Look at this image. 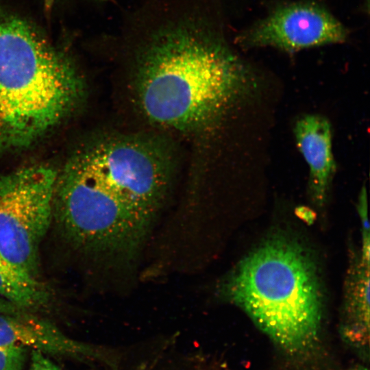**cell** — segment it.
I'll return each mask as SVG.
<instances>
[{"mask_svg":"<svg viewBox=\"0 0 370 370\" xmlns=\"http://www.w3.org/2000/svg\"><path fill=\"white\" fill-rule=\"evenodd\" d=\"M27 349L15 346H0V370H21Z\"/></svg>","mask_w":370,"mask_h":370,"instance_id":"7c38bea8","label":"cell"},{"mask_svg":"<svg viewBox=\"0 0 370 370\" xmlns=\"http://www.w3.org/2000/svg\"><path fill=\"white\" fill-rule=\"evenodd\" d=\"M29 370H60L50 360L38 351L32 350V363Z\"/></svg>","mask_w":370,"mask_h":370,"instance_id":"5bb4252c","label":"cell"},{"mask_svg":"<svg viewBox=\"0 0 370 370\" xmlns=\"http://www.w3.org/2000/svg\"><path fill=\"white\" fill-rule=\"evenodd\" d=\"M18 310L0 314V346H15L50 354L103 360L112 369L116 361L106 352L69 338L47 320Z\"/></svg>","mask_w":370,"mask_h":370,"instance_id":"ba28073f","label":"cell"},{"mask_svg":"<svg viewBox=\"0 0 370 370\" xmlns=\"http://www.w3.org/2000/svg\"><path fill=\"white\" fill-rule=\"evenodd\" d=\"M224 291L286 355L305 358L319 342L321 296L304 251L286 238H271L245 257Z\"/></svg>","mask_w":370,"mask_h":370,"instance_id":"3957f363","label":"cell"},{"mask_svg":"<svg viewBox=\"0 0 370 370\" xmlns=\"http://www.w3.org/2000/svg\"><path fill=\"white\" fill-rule=\"evenodd\" d=\"M57 179L55 170L40 164L0 176V256L34 278L53 219Z\"/></svg>","mask_w":370,"mask_h":370,"instance_id":"8992f818","label":"cell"},{"mask_svg":"<svg viewBox=\"0 0 370 370\" xmlns=\"http://www.w3.org/2000/svg\"><path fill=\"white\" fill-rule=\"evenodd\" d=\"M138 54L135 90L155 125L181 132L204 130L250 90L243 62L214 35L189 23L155 32Z\"/></svg>","mask_w":370,"mask_h":370,"instance_id":"6da1fadb","label":"cell"},{"mask_svg":"<svg viewBox=\"0 0 370 370\" xmlns=\"http://www.w3.org/2000/svg\"><path fill=\"white\" fill-rule=\"evenodd\" d=\"M53 219L74 248L112 264L131 260L149 224L107 188L84 151L58 176Z\"/></svg>","mask_w":370,"mask_h":370,"instance_id":"277c9868","label":"cell"},{"mask_svg":"<svg viewBox=\"0 0 370 370\" xmlns=\"http://www.w3.org/2000/svg\"><path fill=\"white\" fill-rule=\"evenodd\" d=\"M295 215L308 225H312L315 219L316 213L310 208L306 206H300L295 210Z\"/></svg>","mask_w":370,"mask_h":370,"instance_id":"9a60e30c","label":"cell"},{"mask_svg":"<svg viewBox=\"0 0 370 370\" xmlns=\"http://www.w3.org/2000/svg\"><path fill=\"white\" fill-rule=\"evenodd\" d=\"M352 280L341 335L349 345L365 354L369 345V265L360 262Z\"/></svg>","mask_w":370,"mask_h":370,"instance_id":"30bf717a","label":"cell"},{"mask_svg":"<svg viewBox=\"0 0 370 370\" xmlns=\"http://www.w3.org/2000/svg\"><path fill=\"white\" fill-rule=\"evenodd\" d=\"M74 63L24 19L0 13V153L26 147L79 103Z\"/></svg>","mask_w":370,"mask_h":370,"instance_id":"7a4b0ae2","label":"cell"},{"mask_svg":"<svg viewBox=\"0 0 370 370\" xmlns=\"http://www.w3.org/2000/svg\"><path fill=\"white\" fill-rule=\"evenodd\" d=\"M349 370H369V369L363 366H358V367L352 368Z\"/></svg>","mask_w":370,"mask_h":370,"instance_id":"e0dca14e","label":"cell"},{"mask_svg":"<svg viewBox=\"0 0 370 370\" xmlns=\"http://www.w3.org/2000/svg\"><path fill=\"white\" fill-rule=\"evenodd\" d=\"M44 1L47 6H50L52 4L53 0H44Z\"/></svg>","mask_w":370,"mask_h":370,"instance_id":"ac0fdd59","label":"cell"},{"mask_svg":"<svg viewBox=\"0 0 370 370\" xmlns=\"http://www.w3.org/2000/svg\"><path fill=\"white\" fill-rule=\"evenodd\" d=\"M47 293L34 278L0 256V298L27 310L42 304Z\"/></svg>","mask_w":370,"mask_h":370,"instance_id":"8fae6325","label":"cell"},{"mask_svg":"<svg viewBox=\"0 0 370 370\" xmlns=\"http://www.w3.org/2000/svg\"><path fill=\"white\" fill-rule=\"evenodd\" d=\"M84 151L107 188L149 223L171 182L173 158L167 147L150 137L114 134Z\"/></svg>","mask_w":370,"mask_h":370,"instance_id":"5b68a950","label":"cell"},{"mask_svg":"<svg viewBox=\"0 0 370 370\" xmlns=\"http://www.w3.org/2000/svg\"><path fill=\"white\" fill-rule=\"evenodd\" d=\"M358 209L362 226V243L370 242L369 224L367 216V194L365 186H362L359 195Z\"/></svg>","mask_w":370,"mask_h":370,"instance_id":"4fadbf2b","label":"cell"},{"mask_svg":"<svg viewBox=\"0 0 370 370\" xmlns=\"http://www.w3.org/2000/svg\"><path fill=\"white\" fill-rule=\"evenodd\" d=\"M21 310L23 309H21L13 304L0 298V314L12 313Z\"/></svg>","mask_w":370,"mask_h":370,"instance_id":"2e32d148","label":"cell"},{"mask_svg":"<svg viewBox=\"0 0 370 370\" xmlns=\"http://www.w3.org/2000/svg\"><path fill=\"white\" fill-rule=\"evenodd\" d=\"M294 135L297 147L309 167L310 193L322 205L336 171L330 123L321 115H304L295 124Z\"/></svg>","mask_w":370,"mask_h":370,"instance_id":"9c48e42d","label":"cell"},{"mask_svg":"<svg viewBox=\"0 0 370 370\" xmlns=\"http://www.w3.org/2000/svg\"><path fill=\"white\" fill-rule=\"evenodd\" d=\"M347 32L328 11L310 3L277 8L241 38L248 47L270 46L287 52L345 41Z\"/></svg>","mask_w":370,"mask_h":370,"instance_id":"52a82bcc","label":"cell"}]
</instances>
